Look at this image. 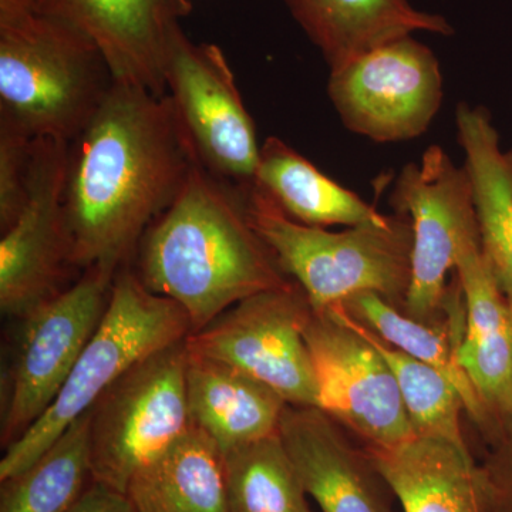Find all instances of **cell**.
I'll return each mask as SVG.
<instances>
[{"label":"cell","instance_id":"cell-1","mask_svg":"<svg viewBox=\"0 0 512 512\" xmlns=\"http://www.w3.org/2000/svg\"><path fill=\"white\" fill-rule=\"evenodd\" d=\"M198 158L168 94L114 83L72 143L66 214L77 271H120Z\"/></svg>","mask_w":512,"mask_h":512},{"label":"cell","instance_id":"cell-2","mask_svg":"<svg viewBox=\"0 0 512 512\" xmlns=\"http://www.w3.org/2000/svg\"><path fill=\"white\" fill-rule=\"evenodd\" d=\"M136 255L140 281L181 306L192 332L249 296L291 281L252 228L238 185L200 163L147 229Z\"/></svg>","mask_w":512,"mask_h":512},{"label":"cell","instance_id":"cell-3","mask_svg":"<svg viewBox=\"0 0 512 512\" xmlns=\"http://www.w3.org/2000/svg\"><path fill=\"white\" fill-rule=\"evenodd\" d=\"M114 83L103 53L82 30L0 0V119L33 138L72 143Z\"/></svg>","mask_w":512,"mask_h":512},{"label":"cell","instance_id":"cell-4","mask_svg":"<svg viewBox=\"0 0 512 512\" xmlns=\"http://www.w3.org/2000/svg\"><path fill=\"white\" fill-rule=\"evenodd\" d=\"M256 234L286 276L308 296L313 311L373 292L402 309L412 275V224L394 212L382 221L333 232L286 217L254 184L238 185Z\"/></svg>","mask_w":512,"mask_h":512},{"label":"cell","instance_id":"cell-5","mask_svg":"<svg viewBox=\"0 0 512 512\" xmlns=\"http://www.w3.org/2000/svg\"><path fill=\"white\" fill-rule=\"evenodd\" d=\"M191 332L190 319L181 306L151 292L130 266H123L114 278L106 312L55 402L6 447L0 481L32 466L131 367L187 339Z\"/></svg>","mask_w":512,"mask_h":512},{"label":"cell","instance_id":"cell-6","mask_svg":"<svg viewBox=\"0 0 512 512\" xmlns=\"http://www.w3.org/2000/svg\"><path fill=\"white\" fill-rule=\"evenodd\" d=\"M185 339L138 362L90 412L92 481L126 494L138 471L190 429Z\"/></svg>","mask_w":512,"mask_h":512},{"label":"cell","instance_id":"cell-7","mask_svg":"<svg viewBox=\"0 0 512 512\" xmlns=\"http://www.w3.org/2000/svg\"><path fill=\"white\" fill-rule=\"evenodd\" d=\"M117 272L87 268L69 288L18 319L3 376V446L20 439L55 402L106 312Z\"/></svg>","mask_w":512,"mask_h":512},{"label":"cell","instance_id":"cell-8","mask_svg":"<svg viewBox=\"0 0 512 512\" xmlns=\"http://www.w3.org/2000/svg\"><path fill=\"white\" fill-rule=\"evenodd\" d=\"M312 306L296 282L256 293L185 339L188 352L234 367L293 406L319 407L305 340Z\"/></svg>","mask_w":512,"mask_h":512},{"label":"cell","instance_id":"cell-9","mask_svg":"<svg viewBox=\"0 0 512 512\" xmlns=\"http://www.w3.org/2000/svg\"><path fill=\"white\" fill-rule=\"evenodd\" d=\"M394 212L412 224V275L402 311L430 325H443L447 313V275L456 269L461 245L478 232L473 185L466 165L460 167L440 146L410 163L390 192Z\"/></svg>","mask_w":512,"mask_h":512},{"label":"cell","instance_id":"cell-10","mask_svg":"<svg viewBox=\"0 0 512 512\" xmlns=\"http://www.w3.org/2000/svg\"><path fill=\"white\" fill-rule=\"evenodd\" d=\"M328 96L352 133L400 143L429 130L443 104V74L429 46L404 36L329 70Z\"/></svg>","mask_w":512,"mask_h":512},{"label":"cell","instance_id":"cell-11","mask_svg":"<svg viewBox=\"0 0 512 512\" xmlns=\"http://www.w3.org/2000/svg\"><path fill=\"white\" fill-rule=\"evenodd\" d=\"M164 79L198 163L229 184H251L261 146L220 47L192 42L180 26L171 37Z\"/></svg>","mask_w":512,"mask_h":512},{"label":"cell","instance_id":"cell-12","mask_svg":"<svg viewBox=\"0 0 512 512\" xmlns=\"http://www.w3.org/2000/svg\"><path fill=\"white\" fill-rule=\"evenodd\" d=\"M69 141L36 138L29 197L0 239V309L19 319L69 288L72 239L66 214Z\"/></svg>","mask_w":512,"mask_h":512},{"label":"cell","instance_id":"cell-13","mask_svg":"<svg viewBox=\"0 0 512 512\" xmlns=\"http://www.w3.org/2000/svg\"><path fill=\"white\" fill-rule=\"evenodd\" d=\"M305 340L318 379L319 409L365 446H396L416 437L396 377L369 340L332 309H312Z\"/></svg>","mask_w":512,"mask_h":512},{"label":"cell","instance_id":"cell-14","mask_svg":"<svg viewBox=\"0 0 512 512\" xmlns=\"http://www.w3.org/2000/svg\"><path fill=\"white\" fill-rule=\"evenodd\" d=\"M29 8L82 30L96 43L117 83L165 96L171 37L190 0H30Z\"/></svg>","mask_w":512,"mask_h":512},{"label":"cell","instance_id":"cell-15","mask_svg":"<svg viewBox=\"0 0 512 512\" xmlns=\"http://www.w3.org/2000/svg\"><path fill=\"white\" fill-rule=\"evenodd\" d=\"M309 497L322 512H390L386 481L365 446L319 407L288 404L278 429Z\"/></svg>","mask_w":512,"mask_h":512},{"label":"cell","instance_id":"cell-16","mask_svg":"<svg viewBox=\"0 0 512 512\" xmlns=\"http://www.w3.org/2000/svg\"><path fill=\"white\" fill-rule=\"evenodd\" d=\"M454 271L466 311L457 359L483 404V433L512 407V309L485 259L480 231L461 245Z\"/></svg>","mask_w":512,"mask_h":512},{"label":"cell","instance_id":"cell-17","mask_svg":"<svg viewBox=\"0 0 512 512\" xmlns=\"http://www.w3.org/2000/svg\"><path fill=\"white\" fill-rule=\"evenodd\" d=\"M365 447L404 512H491L468 446L413 437L396 446Z\"/></svg>","mask_w":512,"mask_h":512},{"label":"cell","instance_id":"cell-18","mask_svg":"<svg viewBox=\"0 0 512 512\" xmlns=\"http://www.w3.org/2000/svg\"><path fill=\"white\" fill-rule=\"evenodd\" d=\"M329 70L376 47L417 32L451 36L444 16L414 8L410 0H284Z\"/></svg>","mask_w":512,"mask_h":512},{"label":"cell","instance_id":"cell-19","mask_svg":"<svg viewBox=\"0 0 512 512\" xmlns=\"http://www.w3.org/2000/svg\"><path fill=\"white\" fill-rule=\"evenodd\" d=\"M185 390L192 426L210 436L222 454L278 433L288 406L271 387L225 363L191 352Z\"/></svg>","mask_w":512,"mask_h":512},{"label":"cell","instance_id":"cell-20","mask_svg":"<svg viewBox=\"0 0 512 512\" xmlns=\"http://www.w3.org/2000/svg\"><path fill=\"white\" fill-rule=\"evenodd\" d=\"M456 124L473 185L481 249L512 309V148L501 147L485 107L458 104Z\"/></svg>","mask_w":512,"mask_h":512},{"label":"cell","instance_id":"cell-21","mask_svg":"<svg viewBox=\"0 0 512 512\" xmlns=\"http://www.w3.org/2000/svg\"><path fill=\"white\" fill-rule=\"evenodd\" d=\"M252 184L286 217L309 227L349 228L386 217L278 137L262 144Z\"/></svg>","mask_w":512,"mask_h":512},{"label":"cell","instance_id":"cell-22","mask_svg":"<svg viewBox=\"0 0 512 512\" xmlns=\"http://www.w3.org/2000/svg\"><path fill=\"white\" fill-rule=\"evenodd\" d=\"M340 306L376 333L387 345L443 373L457 387L463 397L466 413L477 429L484 426L483 404L457 359L466 311L463 292L456 275L451 281L448 293L447 309L450 319L443 325H430L410 318L402 309L373 292L357 293Z\"/></svg>","mask_w":512,"mask_h":512},{"label":"cell","instance_id":"cell-23","mask_svg":"<svg viewBox=\"0 0 512 512\" xmlns=\"http://www.w3.org/2000/svg\"><path fill=\"white\" fill-rule=\"evenodd\" d=\"M126 495L136 512H229L220 447L191 424L138 471Z\"/></svg>","mask_w":512,"mask_h":512},{"label":"cell","instance_id":"cell-24","mask_svg":"<svg viewBox=\"0 0 512 512\" xmlns=\"http://www.w3.org/2000/svg\"><path fill=\"white\" fill-rule=\"evenodd\" d=\"M92 477L90 412L74 421L32 466L2 481L0 512H69Z\"/></svg>","mask_w":512,"mask_h":512},{"label":"cell","instance_id":"cell-25","mask_svg":"<svg viewBox=\"0 0 512 512\" xmlns=\"http://www.w3.org/2000/svg\"><path fill=\"white\" fill-rule=\"evenodd\" d=\"M222 456L229 512H313L279 433Z\"/></svg>","mask_w":512,"mask_h":512},{"label":"cell","instance_id":"cell-26","mask_svg":"<svg viewBox=\"0 0 512 512\" xmlns=\"http://www.w3.org/2000/svg\"><path fill=\"white\" fill-rule=\"evenodd\" d=\"M329 309L369 340L386 360L396 377L414 436L467 446L461 430V414L466 412L463 397L443 373L384 343L376 333L350 316L343 306Z\"/></svg>","mask_w":512,"mask_h":512},{"label":"cell","instance_id":"cell-27","mask_svg":"<svg viewBox=\"0 0 512 512\" xmlns=\"http://www.w3.org/2000/svg\"><path fill=\"white\" fill-rule=\"evenodd\" d=\"M36 138L0 119V229L18 220L29 197L33 144Z\"/></svg>","mask_w":512,"mask_h":512},{"label":"cell","instance_id":"cell-28","mask_svg":"<svg viewBox=\"0 0 512 512\" xmlns=\"http://www.w3.org/2000/svg\"><path fill=\"white\" fill-rule=\"evenodd\" d=\"M487 451L478 463L491 512H512V407L483 431Z\"/></svg>","mask_w":512,"mask_h":512},{"label":"cell","instance_id":"cell-29","mask_svg":"<svg viewBox=\"0 0 512 512\" xmlns=\"http://www.w3.org/2000/svg\"><path fill=\"white\" fill-rule=\"evenodd\" d=\"M69 512H136L126 494L107 485L94 483Z\"/></svg>","mask_w":512,"mask_h":512},{"label":"cell","instance_id":"cell-30","mask_svg":"<svg viewBox=\"0 0 512 512\" xmlns=\"http://www.w3.org/2000/svg\"><path fill=\"white\" fill-rule=\"evenodd\" d=\"M8 2L19 3V5L28 6V8H29L30 0H8Z\"/></svg>","mask_w":512,"mask_h":512}]
</instances>
